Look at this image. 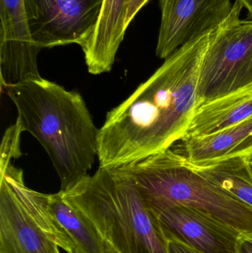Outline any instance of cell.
I'll return each instance as SVG.
<instances>
[{
    "label": "cell",
    "instance_id": "1",
    "mask_svg": "<svg viewBox=\"0 0 252 253\" xmlns=\"http://www.w3.org/2000/svg\"><path fill=\"white\" fill-rule=\"evenodd\" d=\"M210 32L178 49L107 114L98 136L99 167L142 160L184 138L198 106L200 69Z\"/></svg>",
    "mask_w": 252,
    "mask_h": 253
},
{
    "label": "cell",
    "instance_id": "2",
    "mask_svg": "<svg viewBox=\"0 0 252 253\" xmlns=\"http://www.w3.org/2000/svg\"><path fill=\"white\" fill-rule=\"evenodd\" d=\"M16 123L44 147L66 190L89 175L98 158L99 129L78 92L43 79L6 86Z\"/></svg>",
    "mask_w": 252,
    "mask_h": 253
},
{
    "label": "cell",
    "instance_id": "3",
    "mask_svg": "<svg viewBox=\"0 0 252 253\" xmlns=\"http://www.w3.org/2000/svg\"><path fill=\"white\" fill-rule=\"evenodd\" d=\"M68 203L82 212L118 253H169L156 215L131 177L99 167L66 190Z\"/></svg>",
    "mask_w": 252,
    "mask_h": 253
},
{
    "label": "cell",
    "instance_id": "4",
    "mask_svg": "<svg viewBox=\"0 0 252 253\" xmlns=\"http://www.w3.org/2000/svg\"><path fill=\"white\" fill-rule=\"evenodd\" d=\"M117 168L133 178L147 205H182L241 234L252 233V208L200 173L173 147Z\"/></svg>",
    "mask_w": 252,
    "mask_h": 253
},
{
    "label": "cell",
    "instance_id": "5",
    "mask_svg": "<svg viewBox=\"0 0 252 253\" xmlns=\"http://www.w3.org/2000/svg\"><path fill=\"white\" fill-rule=\"evenodd\" d=\"M0 253H74L48 206V194L27 187L23 171L0 166Z\"/></svg>",
    "mask_w": 252,
    "mask_h": 253
},
{
    "label": "cell",
    "instance_id": "6",
    "mask_svg": "<svg viewBox=\"0 0 252 253\" xmlns=\"http://www.w3.org/2000/svg\"><path fill=\"white\" fill-rule=\"evenodd\" d=\"M234 1L227 20L210 32L200 69L198 108L252 84V19Z\"/></svg>",
    "mask_w": 252,
    "mask_h": 253
},
{
    "label": "cell",
    "instance_id": "7",
    "mask_svg": "<svg viewBox=\"0 0 252 253\" xmlns=\"http://www.w3.org/2000/svg\"><path fill=\"white\" fill-rule=\"evenodd\" d=\"M104 0H24L28 29L39 49L76 44L91 37Z\"/></svg>",
    "mask_w": 252,
    "mask_h": 253
},
{
    "label": "cell",
    "instance_id": "8",
    "mask_svg": "<svg viewBox=\"0 0 252 253\" xmlns=\"http://www.w3.org/2000/svg\"><path fill=\"white\" fill-rule=\"evenodd\" d=\"M161 19L155 53L164 59L229 19L232 0H159Z\"/></svg>",
    "mask_w": 252,
    "mask_h": 253
},
{
    "label": "cell",
    "instance_id": "9",
    "mask_svg": "<svg viewBox=\"0 0 252 253\" xmlns=\"http://www.w3.org/2000/svg\"><path fill=\"white\" fill-rule=\"evenodd\" d=\"M40 51L30 34L24 0H0L1 89L41 78L37 63Z\"/></svg>",
    "mask_w": 252,
    "mask_h": 253
},
{
    "label": "cell",
    "instance_id": "10",
    "mask_svg": "<svg viewBox=\"0 0 252 253\" xmlns=\"http://www.w3.org/2000/svg\"><path fill=\"white\" fill-rule=\"evenodd\" d=\"M147 207L156 215L165 236H173L202 253H236L241 233L232 227L182 205Z\"/></svg>",
    "mask_w": 252,
    "mask_h": 253
},
{
    "label": "cell",
    "instance_id": "11",
    "mask_svg": "<svg viewBox=\"0 0 252 253\" xmlns=\"http://www.w3.org/2000/svg\"><path fill=\"white\" fill-rule=\"evenodd\" d=\"M130 0H104L94 31L81 47L88 72L93 75L112 70L127 28L125 18Z\"/></svg>",
    "mask_w": 252,
    "mask_h": 253
},
{
    "label": "cell",
    "instance_id": "12",
    "mask_svg": "<svg viewBox=\"0 0 252 253\" xmlns=\"http://www.w3.org/2000/svg\"><path fill=\"white\" fill-rule=\"evenodd\" d=\"M178 151L193 166L252 155V117L220 132L181 140Z\"/></svg>",
    "mask_w": 252,
    "mask_h": 253
},
{
    "label": "cell",
    "instance_id": "13",
    "mask_svg": "<svg viewBox=\"0 0 252 253\" xmlns=\"http://www.w3.org/2000/svg\"><path fill=\"white\" fill-rule=\"evenodd\" d=\"M251 117L252 84L199 105L184 138L216 133Z\"/></svg>",
    "mask_w": 252,
    "mask_h": 253
},
{
    "label": "cell",
    "instance_id": "14",
    "mask_svg": "<svg viewBox=\"0 0 252 253\" xmlns=\"http://www.w3.org/2000/svg\"><path fill=\"white\" fill-rule=\"evenodd\" d=\"M47 198L52 216L71 241L74 253H118L82 212L66 202L61 190Z\"/></svg>",
    "mask_w": 252,
    "mask_h": 253
},
{
    "label": "cell",
    "instance_id": "15",
    "mask_svg": "<svg viewBox=\"0 0 252 253\" xmlns=\"http://www.w3.org/2000/svg\"><path fill=\"white\" fill-rule=\"evenodd\" d=\"M190 165L252 208V172L247 164V158H233L204 166Z\"/></svg>",
    "mask_w": 252,
    "mask_h": 253
},
{
    "label": "cell",
    "instance_id": "16",
    "mask_svg": "<svg viewBox=\"0 0 252 253\" xmlns=\"http://www.w3.org/2000/svg\"><path fill=\"white\" fill-rule=\"evenodd\" d=\"M22 131L17 123H15L4 132L0 150V165L11 162L12 159L22 156L20 152V135Z\"/></svg>",
    "mask_w": 252,
    "mask_h": 253
},
{
    "label": "cell",
    "instance_id": "17",
    "mask_svg": "<svg viewBox=\"0 0 252 253\" xmlns=\"http://www.w3.org/2000/svg\"><path fill=\"white\" fill-rule=\"evenodd\" d=\"M168 243L169 253H202L171 236H165Z\"/></svg>",
    "mask_w": 252,
    "mask_h": 253
},
{
    "label": "cell",
    "instance_id": "18",
    "mask_svg": "<svg viewBox=\"0 0 252 253\" xmlns=\"http://www.w3.org/2000/svg\"><path fill=\"white\" fill-rule=\"evenodd\" d=\"M149 0H130L125 18V25L128 28L139 11L149 2Z\"/></svg>",
    "mask_w": 252,
    "mask_h": 253
},
{
    "label": "cell",
    "instance_id": "19",
    "mask_svg": "<svg viewBox=\"0 0 252 253\" xmlns=\"http://www.w3.org/2000/svg\"><path fill=\"white\" fill-rule=\"evenodd\" d=\"M236 253H252V233L241 234L237 243Z\"/></svg>",
    "mask_w": 252,
    "mask_h": 253
},
{
    "label": "cell",
    "instance_id": "20",
    "mask_svg": "<svg viewBox=\"0 0 252 253\" xmlns=\"http://www.w3.org/2000/svg\"><path fill=\"white\" fill-rule=\"evenodd\" d=\"M238 1L248 12L249 19H252V0H235Z\"/></svg>",
    "mask_w": 252,
    "mask_h": 253
},
{
    "label": "cell",
    "instance_id": "21",
    "mask_svg": "<svg viewBox=\"0 0 252 253\" xmlns=\"http://www.w3.org/2000/svg\"><path fill=\"white\" fill-rule=\"evenodd\" d=\"M246 158H247V164H248L249 168H250V170H251L252 172V155L247 156V157Z\"/></svg>",
    "mask_w": 252,
    "mask_h": 253
}]
</instances>
